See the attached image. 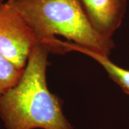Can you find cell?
Instances as JSON below:
<instances>
[{"label":"cell","instance_id":"cell-1","mask_svg":"<svg viewBox=\"0 0 129 129\" xmlns=\"http://www.w3.org/2000/svg\"><path fill=\"white\" fill-rule=\"evenodd\" d=\"M49 53L36 45L18 83L0 97V118L6 129H73L60 99L47 88Z\"/></svg>","mask_w":129,"mask_h":129},{"label":"cell","instance_id":"cell-2","mask_svg":"<svg viewBox=\"0 0 129 129\" xmlns=\"http://www.w3.org/2000/svg\"><path fill=\"white\" fill-rule=\"evenodd\" d=\"M35 35L37 44L52 52L59 35L70 42L109 56L115 45L93 29L79 0H7Z\"/></svg>","mask_w":129,"mask_h":129},{"label":"cell","instance_id":"cell-3","mask_svg":"<svg viewBox=\"0 0 129 129\" xmlns=\"http://www.w3.org/2000/svg\"><path fill=\"white\" fill-rule=\"evenodd\" d=\"M37 45L32 28L7 1L0 6V54L19 69H24Z\"/></svg>","mask_w":129,"mask_h":129},{"label":"cell","instance_id":"cell-4","mask_svg":"<svg viewBox=\"0 0 129 129\" xmlns=\"http://www.w3.org/2000/svg\"><path fill=\"white\" fill-rule=\"evenodd\" d=\"M93 29L101 36L112 39L120 27L128 0H79Z\"/></svg>","mask_w":129,"mask_h":129},{"label":"cell","instance_id":"cell-5","mask_svg":"<svg viewBox=\"0 0 129 129\" xmlns=\"http://www.w3.org/2000/svg\"><path fill=\"white\" fill-rule=\"evenodd\" d=\"M56 44L63 53L70 51H76L89 56L90 57L95 60L105 69L111 80L117 83L119 87L123 90V92L129 95L128 70L124 69L113 62L108 58V56L102 55L101 53L77 45L72 42L58 40L56 42Z\"/></svg>","mask_w":129,"mask_h":129},{"label":"cell","instance_id":"cell-6","mask_svg":"<svg viewBox=\"0 0 129 129\" xmlns=\"http://www.w3.org/2000/svg\"><path fill=\"white\" fill-rule=\"evenodd\" d=\"M23 72L0 54V97L17 85Z\"/></svg>","mask_w":129,"mask_h":129},{"label":"cell","instance_id":"cell-7","mask_svg":"<svg viewBox=\"0 0 129 129\" xmlns=\"http://www.w3.org/2000/svg\"><path fill=\"white\" fill-rule=\"evenodd\" d=\"M3 2H3V0H0V6L2 5V4Z\"/></svg>","mask_w":129,"mask_h":129}]
</instances>
